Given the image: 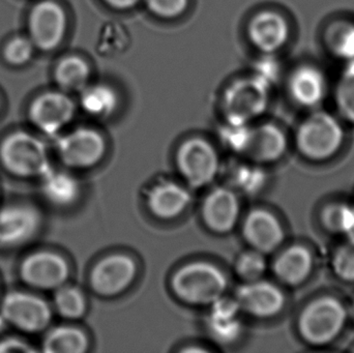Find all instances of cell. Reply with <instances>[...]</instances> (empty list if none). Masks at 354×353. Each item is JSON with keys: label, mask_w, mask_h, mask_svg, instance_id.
<instances>
[{"label": "cell", "mask_w": 354, "mask_h": 353, "mask_svg": "<svg viewBox=\"0 0 354 353\" xmlns=\"http://www.w3.org/2000/svg\"><path fill=\"white\" fill-rule=\"evenodd\" d=\"M0 161L10 173L18 178H43L51 170L45 143L22 131L12 133L2 141Z\"/></svg>", "instance_id": "obj_1"}, {"label": "cell", "mask_w": 354, "mask_h": 353, "mask_svg": "<svg viewBox=\"0 0 354 353\" xmlns=\"http://www.w3.org/2000/svg\"><path fill=\"white\" fill-rule=\"evenodd\" d=\"M172 288L183 302L191 305H212L223 296L226 276L207 263H192L179 269L172 279Z\"/></svg>", "instance_id": "obj_2"}, {"label": "cell", "mask_w": 354, "mask_h": 353, "mask_svg": "<svg viewBox=\"0 0 354 353\" xmlns=\"http://www.w3.org/2000/svg\"><path fill=\"white\" fill-rule=\"evenodd\" d=\"M346 319L344 306L336 298L324 296L304 309L299 316V333L308 343L324 345L340 335Z\"/></svg>", "instance_id": "obj_3"}, {"label": "cell", "mask_w": 354, "mask_h": 353, "mask_svg": "<svg viewBox=\"0 0 354 353\" xmlns=\"http://www.w3.org/2000/svg\"><path fill=\"white\" fill-rule=\"evenodd\" d=\"M344 132L340 122L324 111L312 113L297 134V147L305 157L315 161L328 159L340 149Z\"/></svg>", "instance_id": "obj_4"}, {"label": "cell", "mask_w": 354, "mask_h": 353, "mask_svg": "<svg viewBox=\"0 0 354 353\" xmlns=\"http://www.w3.org/2000/svg\"><path fill=\"white\" fill-rule=\"evenodd\" d=\"M268 86L259 79L235 81L224 93L223 108L228 122L248 124L266 109Z\"/></svg>", "instance_id": "obj_5"}, {"label": "cell", "mask_w": 354, "mask_h": 353, "mask_svg": "<svg viewBox=\"0 0 354 353\" xmlns=\"http://www.w3.org/2000/svg\"><path fill=\"white\" fill-rule=\"evenodd\" d=\"M4 321L20 331L39 333L49 325L52 312L43 298L25 292H12L2 302Z\"/></svg>", "instance_id": "obj_6"}, {"label": "cell", "mask_w": 354, "mask_h": 353, "mask_svg": "<svg viewBox=\"0 0 354 353\" xmlns=\"http://www.w3.org/2000/svg\"><path fill=\"white\" fill-rule=\"evenodd\" d=\"M176 160L183 178L194 188L209 184L218 171V155L212 145L203 139L193 138L183 143Z\"/></svg>", "instance_id": "obj_7"}, {"label": "cell", "mask_w": 354, "mask_h": 353, "mask_svg": "<svg viewBox=\"0 0 354 353\" xmlns=\"http://www.w3.org/2000/svg\"><path fill=\"white\" fill-rule=\"evenodd\" d=\"M29 39L35 47L43 51L55 49L66 30L64 8L51 0L39 2L28 17Z\"/></svg>", "instance_id": "obj_8"}, {"label": "cell", "mask_w": 354, "mask_h": 353, "mask_svg": "<svg viewBox=\"0 0 354 353\" xmlns=\"http://www.w3.org/2000/svg\"><path fill=\"white\" fill-rule=\"evenodd\" d=\"M74 101L59 91H50L39 95L29 106L31 124L47 135H55L74 118Z\"/></svg>", "instance_id": "obj_9"}, {"label": "cell", "mask_w": 354, "mask_h": 353, "mask_svg": "<svg viewBox=\"0 0 354 353\" xmlns=\"http://www.w3.org/2000/svg\"><path fill=\"white\" fill-rule=\"evenodd\" d=\"M70 269L64 257L56 253L37 252L29 255L20 267V276L27 285L37 289H58L66 283Z\"/></svg>", "instance_id": "obj_10"}, {"label": "cell", "mask_w": 354, "mask_h": 353, "mask_svg": "<svg viewBox=\"0 0 354 353\" xmlns=\"http://www.w3.org/2000/svg\"><path fill=\"white\" fill-rule=\"evenodd\" d=\"M60 159L72 168H89L105 155L103 136L93 128H81L68 133L57 143Z\"/></svg>", "instance_id": "obj_11"}, {"label": "cell", "mask_w": 354, "mask_h": 353, "mask_svg": "<svg viewBox=\"0 0 354 353\" xmlns=\"http://www.w3.org/2000/svg\"><path fill=\"white\" fill-rule=\"evenodd\" d=\"M136 274V263L130 256L110 255L93 267L91 275V287L100 296H118L133 283Z\"/></svg>", "instance_id": "obj_12"}, {"label": "cell", "mask_w": 354, "mask_h": 353, "mask_svg": "<svg viewBox=\"0 0 354 353\" xmlns=\"http://www.w3.org/2000/svg\"><path fill=\"white\" fill-rule=\"evenodd\" d=\"M236 302L239 308L253 316L268 318L279 314L285 305L280 288L270 282H248L237 289Z\"/></svg>", "instance_id": "obj_13"}, {"label": "cell", "mask_w": 354, "mask_h": 353, "mask_svg": "<svg viewBox=\"0 0 354 353\" xmlns=\"http://www.w3.org/2000/svg\"><path fill=\"white\" fill-rule=\"evenodd\" d=\"M41 225L39 213L28 205L16 204L0 211V245L16 247L33 238Z\"/></svg>", "instance_id": "obj_14"}, {"label": "cell", "mask_w": 354, "mask_h": 353, "mask_svg": "<svg viewBox=\"0 0 354 353\" xmlns=\"http://www.w3.org/2000/svg\"><path fill=\"white\" fill-rule=\"evenodd\" d=\"M290 35L288 22L279 12L266 10L256 15L249 25V37L253 45L266 54L278 51Z\"/></svg>", "instance_id": "obj_15"}, {"label": "cell", "mask_w": 354, "mask_h": 353, "mask_svg": "<svg viewBox=\"0 0 354 353\" xmlns=\"http://www.w3.org/2000/svg\"><path fill=\"white\" fill-rule=\"evenodd\" d=\"M243 236L255 250L261 253L276 250L284 240V230L272 213L255 209L243 223Z\"/></svg>", "instance_id": "obj_16"}, {"label": "cell", "mask_w": 354, "mask_h": 353, "mask_svg": "<svg viewBox=\"0 0 354 353\" xmlns=\"http://www.w3.org/2000/svg\"><path fill=\"white\" fill-rule=\"evenodd\" d=\"M202 211L204 222L210 230L227 233L234 228L239 220V199L228 189H216L206 197Z\"/></svg>", "instance_id": "obj_17"}, {"label": "cell", "mask_w": 354, "mask_h": 353, "mask_svg": "<svg viewBox=\"0 0 354 353\" xmlns=\"http://www.w3.org/2000/svg\"><path fill=\"white\" fill-rule=\"evenodd\" d=\"M326 79L324 73L313 66H301L291 75L289 91L292 99L304 107H314L324 101L326 95Z\"/></svg>", "instance_id": "obj_18"}, {"label": "cell", "mask_w": 354, "mask_h": 353, "mask_svg": "<svg viewBox=\"0 0 354 353\" xmlns=\"http://www.w3.org/2000/svg\"><path fill=\"white\" fill-rule=\"evenodd\" d=\"M286 149L284 133L278 126L268 124L252 128L245 153L255 161L270 163L280 159Z\"/></svg>", "instance_id": "obj_19"}, {"label": "cell", "mask_w": 354, "mask_h": 353, "mask_svg": "<svg viewBox=\"0 0 354 353\" xmlns=\"http://www.w3.org/2000/svg\"><path fill=\"white\" fill-rule=\"evenodd\" d=\"M149 209L156 217L174 219L185 211L189 203V194L174 182L158 184L149 195Z\"/></svg>", "instance_id": "obj_20"}, {"label": "cell", "mask_w": 354, "mask_h": 353, "mask_svg": "<svg viewBox=\"0 0 354 353\" xmlns=\"http://www.w3.org/2000/svg\"><path fill=\"white\" fill-rule=\"evenodd\" d=\"M313 267L311 252L303 246L286 249L274 261V271L289 285H297L307 279Z\"/></svg>", "instance_id": "obj_21"}, {"label": "cell", "mask_w": 354, "mask_h": 353, "mask_svg": "<svg viewBox=\"0 0 354 353\" xmlns=\"http://www.w3.org/2000/svg\"><path fill=\"white\" fill-rule=\"evenodd\" d=\"M44 195L52 204L68 207L78 199L80 188L76 178L66 172L50 170L43 176Z\"/></svg>", "instance_id": "obj_22"}, {"label": "cell", "mask_w": 354, "mask_h": 353, "mask_svg": "<svg viewBox=\"0 0 354 353\" xmlns=\"http://www.w3.org/2000/svg\"><path fill=\"white\" fill-rule=\"evenodd\" d=\"M55 81L64 91H82L88 84L91 68L82 58L68 56L60 60L55 68Z\"/></svg>", "instance_id": "obj_23"}, {"label": "cell", "mask_w": 354, "mask_h": 353, "mask_svg": "<svg viewBox=\"0 0 354 353\" xmlns=\"http://www.w3.org/2000/svg\"><path fill=\"white\" fill-rule=\"evenodd\" d=\"M43 345L47 353H83L88 348V339L77 327H59L49 332Z\"/></svg>", "instance_id": "obj_24"}, {"label": "cell", "mask_w": 354, "mask_h": 353, "mask_svg": "<svg viewBox=\"0 0 354 353\" xmlns=\"http://www.w3.org/2000/svg\"><path fill=\"white\" fill-rule=\"evenodd\" d=\"M80 102L87 113L105 117L113 113L118 107V95L108 85L95 84L83 89Z\"/></svg>", "instance_id": "obj_25"}, {"label": "cell", "mask_w": 354, "mask_h": 353, "mask_svg": "<svg viewBox=\"0 0 354 353\" xmlns=\"http://www.w3.org/2000/svg\"><path fill=\"white\" fill-rule=\"evenodd\" d=\"M56 311L64 318L77 319L84 315L86 300L84 294L76 287L64 286L58 288L54 298Z\"/></svg>", "instance_id": "obj_26"}, {"label": "cell", "mask_w": 354, "mask_h": 353, "mask_svg": "<svg viewBox=\"0 0 354 353\" xmlns=\"http://www.w3.org/2000/svg\"><path fill=\"white\" fill-rule=\"evenodd\" d=\"M328 45L336 55L354 60V25L337 22L326 32Z\"/></svg>", "instance_id": "obj_27"}, {"label": "cell", "mask_w": 354, "mask_h": 353, "mask_svg": "<svg viewBox=\"0 0 354 353\" xmlns=\"http://www.w3.org/2000/svg\"><path fill=\"white\" fill-rule=\"evenodd\" d=\"M339 111L348 122H354V60H351L343 72L336 88Z\"/></svg>", "instance_id": "obj_28"}, {"label": "cell", "mask_w": 354, "mask_h": 353, "mask_svg": "<svg viewBox=\"0 0 354 353\" xmlns=\"http://www.w3.org/2000/svg\"><path fill=\"white\" fill-rule=\"evenodd\" d=\"M354 219V207L346 204H334L326 207L322 213L324 226L336 233L346 234Z\"/></svg>", "instance_id": "obj_29"}, {"label": "cell", "mask_w": 354, "mask_h": 353, "mask_svg": "<svg viewBox=\"0 0 354 353\" xmlns=\"http://www.w3.org/2000/svg\"><path fill=\"white\" fill-rule=\"evenodd\" d=\"M239 275L247 281H256L263 276L266 269L263 253L254 250L243 253L236 263Z\"/></svg>", "instance_id": "obj_30"}, {"label": "cell", "mask_w": 354, "mask_h": 353, "mask_svg": "<svg viewBox=\"0 0 354 353\" xmlns=\"http://www.w3.org/2000/svg\"><path fill=\"white\" fill-rule=\"evenodd\" d=\"M33 50L35 45L29 37H17L8 41L4 48L3 55L12 66H24L32 57Z\"/></svg>", "instance_id": "obj_31"}, {"label": "cell", "mask_w": 354, "mask_h": 353, "mask_svg": "<svg viewBox=\"0 0 354 353\" xmlns=\"http://www.w3.org/2000/svg\"><path fill=\"white\" fill-rule=\"evenodd\" d=\"M208 330L214 339L222 343H232L241 334V325L239 319L208 318Z\"/></svg>", "instance_id": "obj_32"}, {"label": "cell", "mask_w": 354, "mask_h": 353, "mask_svg": "<svg viewBox=\"0 0 354 353\" xmlns=\"http://www.w3.org/2000/svg\"><path fill=\"white\" fill-rule=\"evenodd\" d=\"M251 128L248 124H232L228 122L226 126L222 128L221 138L224 141L225 145L235 151L245 153L249 143Z\"/></svg>", "instance_id": "obj_33"}, {"label": "cell", "mask_w": 354, "mask_h": 353, "mask_svg": "<svg viewBox=\"0 0 354 353\" xmlns=\"http://www.w3.org/2000/svg\"><path fill=\"white\" fill-rule=\"evenodd\" d=\"M335 273L345 281H354V244L339 249L333 260Z\"/></svg>", "instance_id": "obj_34"}, {"label": "cell", "mask_w": 354, "mask_h": 353, "mask_svg": "<svg viewBox=\"0 0 354 353\" xmlns=\"http://www.w3.org/2000/svg\"><path fill=\"white\" fill-rule=\"evenodd\" d=\"M147 8L161 18H176L183 14L189 0H145Z\"/></svg>", "instance_id": "obj_35"}, {"label": "cell", "mask_w": 354, "mask_h": 353, "mask_svg": "<svg viewBox=\"0 0 354 353\" xmlns=\"http://www.w3.org/2000/svg\"><path fill=\"white\" fill-rule=\"evenodd\" d=\"M264 180L263 172L257 168L241 167L235 172V184L248 193L257 192L263 186Z\"/></svg>", "instance_id": "obj_36"}, {"label": "cell", "mask_w": 354, "mask_h": 353, "mask_svg": "<svg viewBox=\"0 0 354 353\" xmlns=\"http://www.w3.org/2000/svg\"><path fill=\"white\" fill-rule=\"evenodd\" d=\"M212 305V314L209 317L216 319L237 318V313L241 309L236 300H230V298H225L223 296H221Z\"/></svg>", "instance_id": "obj_37"}, {"label": "cell", "mask_w": 354, "mask_h": 353, "mask_svg": "<svg viewBox=\"0 0 354 353\" xmlns=\"http://www.w3.org/2000/svg\"><path fill=\"white\" fill-rule=\"evenodd\" d=\"M35 348L31 347L28 343L20 339L8 338L0 342V353H28L35 352Z\"/></svg>", "instance_id": "obj_38"}, {"label": "cell", "mask_w": 354, "mask_h": 353, "mask_svg": "<svg viewBox=\"0 0 354 353\" xmlns=\"http://www.w3.org/2000/svg\"><path fill=\"white\" fill-rule=\"evenodd\" d=\"M110 6L116 10H130L138 4L140 0H105Z\"/></svg>", "instance_id": "obj_39"}, {"label": "cell", "mask_w": 354, "mask_h": 353, "mask_svg": "<svg viewBox=\"0 0 354 353\" xmlns=\"http://www.w3.org/2000/svg\"><path fill=\"white\" fill-rule=\"evenodd\" d=\"M347 238H348L349 242H353L354 244V219L353 222V225H351V229L348 230V232L346 233Z\"/></svg>", "instance_id": "obj_40"}, {"label": "cell", "mask_w": 354, "mask_h": 353, "mask_svg": "<svg viewBox=\"0 0 354 353\" xmlns=\"http://www.w3.org/2000/svg\"><path fill=\"white\" fill-rule=\"evenodd\" d=\"M353 321H354V304H353Z\"/></svg>", "instance_id": "obj_41"}]
</instances>
